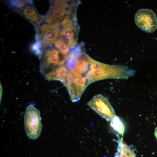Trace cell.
<instances>
[{
  "mask_svg": "<svg viewBox=\"0 0 157 157\" xmlns=\"http://www.w3.org/2000/svg\"><path fill=\"white\" fill-rule=\"evenodd\" d=\"M89 68L86 73L87 86L96 81L107 78H119L121 67L106 64L93 59L89 56ZM122 69V68H121Z\"/></svg>",
  "mask_w": 157,
  "mask_h": 157,
  "instance_id": "obj_1",
  "label": "cell"
},
{
  "mask_svg": "<svg viewBox=\"0 0 157 157\" xmlns=\"http://www.w3.org/2000/svg\"><path fill=\"white\" fill-rule=\"evenodd\" d=\"M78 3L67 0H53L51 1L49 11L44 17L48 24L60 22L65 17L76 14Z\"/></svg>",
  "mask_w": 157,
  "mask_h": 157,
  "instance_id": "obj_2",
  "label": "cell"
},
{
  "mask_svg": "<svg viewBox=\"0 0 157 157\" xmlns=\"http://www.w3.org/2000/svg\"><path fill=\"white\" fill-rule=\"evenodd\" d=\"M40 111L32 104L27 107L24 115V129L28 137L35 140L40 135L42 129Z\"/></svg>",
  "mask_w": 157,
  "mask_h": 157,
  "instance_id": "obj_3",
  "label": "cell"
},
{
  "mask_svg": "<svg viewBox=\"0 0 157 157\" xmlns=\"http://www.w3.org/2000/svg\"><path fill=\"white\" fill-rule=\"evenodd\" d=\"M78 27L76 16L65 17L60 22L59 37L65 41L69 49L77 44Z\"/></svg>",
  "mask_w": 157,
  "mask_h": 157,
  "instance_id": "obj_4",
  "label": "cell"
},
{
  "mask_svg": "<svg viewBox=\"0 0 157 157\" xmlns=\"http://www.w3.org/2000/svg\"><path fill=\"white\" fill-rule=\"evenodd\" d=\"M68 56L61 53L55 48H49L46 50L41 58L40 69L41 72L46 75L53 68L63 65L67 61Z\"/></svg>",
  "mask_w": 157,
  "mask_h": 157,
  "instance_id": "obj_5",
  "label": "cell"
},
{
  "mask_svg": "<svg viewBox=\"0 0 157 157\" xmlns=\"http://www.w3.org/2000/svg\"><path fill=\"white\" fill-rule=\"evenodd\" d=\"M60 22L53 24H45L37 30L36 40H40L44 52L46 48L53 44L59 36Z\"/></svg>",
  "mask_w": 157,
  "mask_h": 157,
  "instance_id": "obj_6",
  "label": "cell"
},
{
  "mask_svg": "<svg viewBox=\"0 0 157 157\" xmlns=\"http://www.w3.org/2000/svg\"><path fill=\"white\" fill-rule=\"evenodd\" d=\"M135 22L140 29L148 33L154 32L157 28V19L155 13L151 10L142 8L135 15Z\"/></svg>",
  "mask_w": 157,
  "mask_h": 157,
  "instance_id": "obj_7",
  "label": "cell"
},
{
  "mask_svg": "<svg viewBox=\"0 0 157 157\" xmlns=\"http://www.w3.org/2000/svg\"><path fill=\"white\" fill-rule=\"evenodd\" d=\"M64 84L67 88L73 102L79 100L83 92L87 87L86 76L76 77L69 72L67 75Z\"/></svg>",
  "mask_w": 157,
  "mask_h": 157,
  "instance_id": "obj_8",
  "label": "cell"
},
{
  "mask_svg": "<svg viewBox=\"0 0 157 157\" xmlns=\"http://www.w3.org/2000/svg\"><path fill=\"white\" fill-rule=\"evenodd\" d=\"M88 105L107 121H112L116 116L112 106L102 94L95 95L87 104Z\"/></svg>",
  "mask_w": 157,
  "mask_h": 157,
  "instance_id": "obj_9",
  "label": "cell"
},
{
  "mask_svg": "<svg viewBox=\"0 0 157 157\" xmlns=\"http://www.w3.org/2000/svg\"><path fill=\"white\" fill-rule=\"evenodd\" d=\"M89 56L84 53L77 59L68 60L67 67L74 76L80 77L87 73L89 68Z\"/></svg>",
  "mask_w": 157,
  "mask_h": 157,
  "instance_id": "obj_10",
  "label": "cell"
},
{
  "mask_svg": "<svg viewBox=\"0 0 157 157\" xmlns=\"http://www.w3.org/2000/svg\"><path fill=\"white\" fill-rule=\"evenodd\" d=\"M18 13L33 24L36 30L44 19V17L38 13L31 1Z\"/></svg>",
  "mask_w": 157,
  "mask_h": 157,
  "instance_id": "obj_11",
  "label": "cell"
},
{
  "mask_svg": "<svg viewBox=\"0 0 157 157\" xmlns=\"http://www.w3.org/2000/svg\"><path fill=\"white\" fill-rule=\"evenodd\" d=\"M69 70L66 66L63 65L53 69L45 75L48 81L56 80L64 83Z\"/></svg>",
  "mask_w": 157,
  "mask_h": 157,
  "instance_id": "obj_12",
  "label": "cell"
},
{
  "mask_svg": "<svg viewBox=\"0 0 157 157\" xmlns=\"http://www.w3.org/2000/svg\"><path fill=\"white\" fill-rule=\"evenodd\" d=\"M115 157H136L132 150L126 144L118 146L117 151Z\"/></svg>",
  "mask_w": 157,
  "mask_h": 157,
  "instance_id": "obj_13",
  "label": "cell"
},
{
  "mask_svg": "<svg viewBox=\"0 0 157 157\" xmlns=\"http://www.w3.org/2000/svg\"><path fill=\"white\" fill-rule=\"evenodd\" d=\"M53 44L55 48L61 53L65 55L68 56L70 52L69 48L64 40L59 37Z\"/></svg>",
  "mask_w": 157,
  "mask_h": 157,
  "instance_id": "obj_14",
  "label": "cell"
},
{
  "mask_svg": "<svg viewBox=\"0 0 157 157\" xmlns=\"http://www.w3.org/2000/svg\"><path fill=\"white\" fill-rule=\"evenodd\" d=\"M110 125L119 134L123 135L125 130L124 126L119 117L116 116L111 122Z\"/></svg>",
  "mask_w": 157,
  "mask_h": 157,
  "instance_id": "obj_15",
  "label": "cell"
},
{
  "mask_svg": "<svg viewBox=\"0 0 157 157\" xmlns=\"http://www.w3.org/2000/svg\"><path fill=\"white\" fill-rule=\"evenodd\" d=\"M30 1L10 0L8 1V4L13 10L18 12L22 9Z\"/></svg>",
  "mask_w": 157,
  "mask_h": 157,
  "instance_id": "obj_16",
  "label": "cell"
},
{
  "mask_svg": "<svg viewBox=\"0 0 157 157\" xmlns=\"http://www.w3.org/2000/svg\"><path fill=\"white\" fill-rule=\"evenodd\" d=\"M31 49L39 58H41L44 51L42 49L41 42L40 40H36L35 42L31 45Z\"/></svg>",
  "mask_w": 157,
  "mask_h": 157,
  "instance_id": "obj_17",
  "label": "cell"
},
{
  "mask_svg": "<svg viewBox=\"0 0 157 157\" xmlns=\"http://www.w3.org/2000/svg\"><path fill=\"white\" fill-rule=\"evenodd\" d=\"M154 134L157 139V127H156L155 129L154 132Z\"/></svg>",
  "mask_w": 157,
  "mask_h": 157,
  "instance_id": "obj_18",
  "label": "cell"
}]
</instances>
